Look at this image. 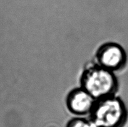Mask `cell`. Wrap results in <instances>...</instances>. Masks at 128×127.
<instances>
[{"instance_id": "cell-1", "label": "cell", "mask_w": 128, "mask_h": 127, "mask_svg": "<svg viewBox=\"0 0 128 127\" xmlns=\"http://www.w3.org/2000/svg\"><path fill=\"white\" fill-rule=\"evenodd\" d=\"M81 87L96 100L114 95L118 82L114 72L98 64L84 71L81 77Z\"/></svg>"}, {"instance_id": "cell-5", "label": "cell", "mask_w": 128, "mask_h": 127, "mask_svg": "<svg viewBox=\"0 0 128 127\" xmlns=\"http://www.w3.org/2000/svg\"><path fill=\"white\" fill-rule=\"evenodd\" d=\"M67 127H94L92 123L82 118H74L69 122Z\"/></svg>"}, {"instance_id": "cell-2", "label": "cell", "mask_w": 128, "mask_h": 127, "mask_svg": "<svg viewBox=\"0 0 128 127\" xmlns=\"http://www.w3.org/2000/svg\"><path fill=\"white\" fill-rule=\"evenodd\" d=\"M90 115L94 127H120L127 112L123 102L114 95L96 100Z\"/></svg>"}, {"instance_id": "cell-3", "label": "cell", "mask_w": 128, "mask_h": 127, "mask_svg": "<svg viewBox=\"0 0 128 127\" xmlns=\"http://www.w3.org/2000/svg\"><path fill=\"white\" fill-rule=\"evenodd\" d=\"M96 56L98 65L112 72L123 68L127 59L124 49L114 42H108L100 46Z\"/></svg>"}, {"instance_id": "cell-4", "label": "cell", "mask_w": 128, "mask_h": 127, "mask_svg": "<svg viewBox=\"0 0 128 127\" xmlns=\"http://www.w3.org/2000/svg\"><path fill=\"white\" fill-rule=\"evenodd\" d=\"M95 102L96 100L81 87L71 90L66 98L68 108L76 115L90 113Z\"/></svg>"}]
</instances>
